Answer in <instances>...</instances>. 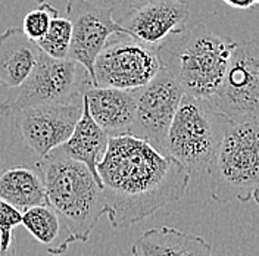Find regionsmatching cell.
<instances>
[{
    "label": "cell",
    "mask_w": 259,
    "mask_h": 256,
    "mask_svg": "<svg viewBox=\"0 0 259 256\" xmlns=\"http://www.w3.org/2000/svg\"><path fill=\"white\" fill-rule=\"evenodd\" d=\"M97 174L113 228L137 224L180 200L192 177L177 160L133 134L109 137Z\"/></svg>",
    "instance_id": "1"
},
{
    "label": "cell",
    "mask_w": 259,
    "mask_h": 256,
    "mask_svg": "<svg viewBox=\"0 0 259 256\" xmlns=\"http://www.w3.org/2000/svg\"><path fill=\"white\" fill-rule=\"evenodd\" d=\"M236 43L200 22L169 37L156 52L162 66L176 77L184 93L210 99L223 81Z\"/></svg>",
    "instance_id": "2"
},
{
    "label": "cell",
    "mask_w": 259,
    "mask_h": 256,
    "mask_svg": "<svg viewBox=\"0 0 259 256\" xmlns=\"http://www.w3.org/2000/svg\"><path fill=\"white\" fill-rule=\"evenodd\" d=\"M38 169L45 180L48 203L62 217L74 240L85 243L108 210L96 177L85 163L71 159L56 149L43 158Z\"/></svg>",
    "instance_id": "3"
},
{
    "label": "cell",
    "mask_w": 259,
    "mask_h": 256,
    "mask_svg": "<svg viewBox=\"0 0 259 256\" xmlns=\"http://www.w3.org/2000/svg\"><path fill=\"white\" fill-rule=\"evenodd\" d=\"M206 173L215 202L246 203L253 197L259 189V118L230 119Z\"/></svg>",
    "instance_id": "4"
},
{
    "label": "cell",
    "mask_w": 259,
    "mask_h": 256,
    "mask_svg": "<svg viewBox=\"0 0 259 256\" xmlns=\"http://www.w3.org/2000/svg\"><path fill=\"white\" fill-rule=\"evenodd\" d=\"M230 118L209 99L184 93L168 131L163 153L181 163L190 176L208 171Z\"/></svg>",
    "instance_id": "5"
},
{
    "label": "cell",
    "mask_w": 259,
    "mask_h": 256,
    "mask_svg": "<svg viewBox=\"0 0 259 256\" xmlns=\"http://www.w3.org/2000/svg\"><path fill=\"white\" fill-rule=\"evenodd\" d=\"M78 66L69 58L55 59L41 50L31 74L19 86L9 89L0 102V115L12 118L30 106L78 99L87 90L84 86H93L89 75L84 78L78 75Z\"/></svg>",
    "instance_id": "6"
},
{
    "label": "cell",
    "mask_w": 259,
    "mask_h": 256,
    "mask_svg": "<svg viewBox=\"0 0 259 256\" xmlns=\"http://www.w3.org/2000/svg\"><path fill=\"white\" fill-rule=\"evenodd\" d=\"M210 103L230 119L259 118V40L237 41Z\"/></svg>",
    "instance_id": "7"
},
{
    "label": "cell",
    "mask_w": 259,
    "mask_h": 256,
    "mask_svg": "<svg viewBox=\"0 0 259 256\" xmlns=\"http://www.w3.org/2000/svg\"><path fill=\"white\" fill-rule=\"evenodd\" d=\"M95 61L93 87L139 90L161 69L156 49L139 43L127 34H116Z\"/></svg>",
    "instance_id": "8"
},
{
    "label": "cell",
    "mask_w": 259,
    "mask_h": 256,
    "mask_svg": "<svg viewBox=\"0 0 259 256\" xmlns=\"http://www.w3.org/2000/svg\"><path fill=\"white\" fill-rule=\"evenodd\" d=\"M183 96L184 90L180 82L161 65L158 74L137 90L136 116L128 134L149 142L163 153L168 131Z\"/></svg>",
    "instance_id": "9"
},
{
    "label": "cell",
    "mask_w": 259,
    "mask_h": 256,
    "mask_svg": "<svg viewBox=\"0 0 259 256\" xmlns=\"http://www.w3.org/2000/svg\"><path fill=\"white\" fill-rule=\"evenodd\" d=\"M82 113L77 99L25 108L12 116L19 139L41 159L71 137Z\"/></svg>",
    "instance_id": "10"
},
{
    "label": "cell",
    "mask_w": 259,
    "mask_h": 256,
    "mask_svg": "<svg viewBox=\"0 0 259 256\" xmlns=\"http://www.w3.org/2000/svg\"><path fill=\"white\" fill-rule=\"evenodd\" d=\"M113 8L89 0H68L66 15L72 25L68 58L87 71L92 84L95 78V61L106 46L111 35L125 34L112 18Z\"/></svg>",
    "instance_id": "11"
},
{
    "label": "cell",
    "mask_w": 259,
    "mask_h": 256,
    "mask_svg": "<svg viewBox=\"0 0 259 256\" xmlns=\"http://www.w3.org/2000/svg\"><path fill=\"white\" fill-rule=\"evenodd\" d=\"M189 16L187 0H149L125 12L118 22L131 38L158 49L169 37L187 28Z\"/></svg>",
    "instance_id": "12"
},
{
    "label": "cell",
    "mask_w": 259,
    "mask_h": 256,
    "mask_svg": "<svg viewBox=\"0 0 259 256\" xmlns=\"http://www.w3.org/2000/svg\"><path fill=\"white\" fill-rule=\"evenodd\" d=\"M84 100L93 119L109 137L128 134L136 116L137 90L90 86L84 92Z\"/></svg>",
    "instance_id": "13"
},
{
    "label": "cell",
    "mask_w": 259,
    "mask_h": 256,
    "mask_svg": "<svg viewBox=\"0 0 259 256\" xmlns=\"http://www.w3.org/2000/svg\"><path fill=\"white\" fill-rule=\"evenodd\" d=\"M41 49L24 32L11 27L0 34V87L14 89L31 74Z\"/></svg>",
    "instance_id": "14"
},
{
    "label": "cell",
    "mask_w": 259,
    "mask_h": 256,
    "mask_svg": "<svg viewBox=\"0 0 259 256\" xmlns=\"http://www.w3.org/2000/svg\"><path fill=\"white\" fill-rule=\"evenodd\" d=\"M133 256H215L210 243L200 236L161 227L145 231L131 246Z\"/></svg>",
    "instance_id": "15"
},
{
    "label": "cell",
    "mask_w": 259,
    "mask_h": 256,
    "mask_svg": "<svg viewBox=\"0 0 259 256\" xmlns=\"http://www.w3.org/2000/svg\"><path fill=\"white\" fill-rule=\"evenodd\" d=\"M108 143H109L108 133L93 119L89 111L87 102L82 96V113L80 119L74 128L71 137L62 146L56 147V150L71 159L85 163L102 187L100 177L97 174V163L103 158L108 149Z\"/></svg>",
    "instance_id": "16"
},
{
    "label": "cell",
    "mask_w": 259,
    "mask_h": 256,
    "mask_svg": "<svg viewBox=\"0 0 259 256\" xmlns=\"http://www.w3.org/2000/svg\"><path fill=\"white\" fill-rule=\"evenodd\" d=\"M0 197L21 212L48 203L45 180L38 166L18 165L0 174Z\"/></svg>",
    "instance_id": "17"
},
{
    "label": "cell",
    "mask_w": 259,
    "mask_h": 256,
    "mask_svg": "<svg viewBox=\"0 0 259 256\" xmlns=\"http://www.w3.org/2000/svg\"><path fill=\"white\" fill-rule=\"evenodd\" d=\"M21 225L46 247L50 255H65L69 244L75 243L62 217L49 203L24 210Z\"/></svg>",
    "instance_id": "18"
},
{
    "label": "cell",
    "mask_w": 259,
    "mask_h": 256,
    "mask_svg": "<svg viewBox=\"0 0 259 256\" xmlns=\"http://www.w3.org/2000/svg\"><path fill=\"white\" fill-rule=\"evenodd\" d=\"M71 37H72L71 21L56 14L50 21L48 32L35 43L49 56L55 59H66L71 46Z\"/></svg>",
    "instance_id": "19"
},
{
    "label": "cell",
    "mask_w": 259,
    "mask_h": 256,
    "mask_svg": "<svg viewBox=\"0 0 259 256\" xmlns=\"http://www.w3.org/2000/svg\"><path fill=\"white\" fill-rule=\"evenodd\" d=\"M56 14H58L56 8H53L49 2H45L40 5V8L34 9L24 16L22 30L32 41H37L48 32L50 21Z\"/></svg>",
    "instance_id": "20"
},
{
    "label": "cell",
    "mask_w": 259,
    "mask_h": 256,
    "mask_svg": "<svg viewBox=\"0 0 259 256\" xmlns=\"http://www.w3.org/2000/svg\"><path fill=\"white\" fill-rule=\"evenodd\" d=\"M22 224V212L0 197V231L6 246L14 244V230Z\"/></svg>",
    "instance_id": "21"
},
{
    "label": "cell",
    "mask_w": 259,
    "mask_h": 256,
    "mask_svg": "<svg viewBox=\"0 0 259 256\" xmlns=\"http://www.w3.org/2000/svg\"><path fill=\"white\" fill-rule=\"evenodd\" d=\"M149 2V0H97L99 5H103V6H109V8H119V9H125L127 12L134 9V8H139L142 6L143 3Z\"/></svg>",
    "instance_id": "22"
},
{
    "label": "cell",
    "mask_w": 259,
    "mask_h": 256,
    "mask_svg": "<svg viewBox=\"0 0 259 256\" xmlns=\"http://www.w3.org/2000/svg\"><path fill=\"white\" fill-rule=\"evenodd\" d=\"M223 2L236 9H250L259 6V0H223Z\"/></svg>",
    "instance_id": "23"
},
{
    "label": "cell",
    "mask_w": 259,
    "mask_h": 256,
    "mask_svg": "<svg viewBox=\"0 0 259 256\" xmlns=\"http://www.w3.org/2000/svg\"><path fill=\"white\" fill-rule=\"evenodd\" d=\"M0 256H19L16 253L15 244H11V246H6L3 237H2V231H0Z\"/></svg>",
    "instance_id": "24"
},
{
    "label": "cell",
    "mask_w": 259,
    "mask_h": 256,
    "mask_svg": "<svg viewBox=\"0 0 259 256\" xmlns=\"http://www.w3.org/2000/svg\"><path fill=\"white\" fill-rule=\"evenodd\" d=\"M252 199H253V200H255V202L259 205V189L256 190V192L253 193V197H252Z\"/></svg>",
    "instance_id": "25"
},
{
    "label": "cell",
    "mask_w": 259,
    "mask_h": 256,
    "mask_svg": "<svg viewBox=\"0 0 259 256\" xmlns=\"http://www.w3.org/2000/svg\"><path fill=\"white\" fill-rule=\"evenodd\" d=\"M35 2H38V3H45V2H48V0H35Z\"/></svg>",
    "instance_id": "26"
}]
</instances>
